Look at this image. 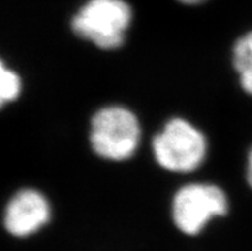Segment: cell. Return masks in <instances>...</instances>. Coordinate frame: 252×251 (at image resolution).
Wrapping results in <instances>:
<instances>
[{
  "instance_id": "5b68a950",
  "label": "cell",
  "mask_w": 252,
  "mask_h": 251,
  "mask_svg": "<svg viewBox=\"0 0 252 251\" xmlns=\"http://www.w3.org/2000/svg\"><path fill=\"white\" fill-rule=\"evenodd\" d=\"M50 219V207L42 194L35 190H22L13 196L5 209L4 226L10 235L27 237Z\"/></svg>"
},
{
  "instance_id": "6da1fadb",
  "label": "cell",
  "mask_w": 252,
  "mask_h": 251,
  "mask_svg": "<svg viewBox=\"0 0 252 251\" xmlns=\"http://www.w3.org/2000/svg\"><path fill=\"white\" fill-rule=\"evenodd\" d=\"M132 8L126 0H87L72 19L77 36L101 49H117L125 42Z\"/></svg>"
},
{
  "instance_id": "7a4b0ae2",
  "label": "cell",
  "mask_w": 252,
  "mask_h": 251,
  "mask_svg": "<svg viewBox=\"0 0 252 251\" xmlns=\"http://www.w3.org/2000/svg\"><path fill=\"white\" fill-rule=\"evenodd\" d=\"M140 137L137 117L123 107H105L91 121V146L104 159L118 162L131 158L137 150Z\"/></svg>"
},
{
  "instance_id": "277c9868",
  "label": "cell",
  "mask_w": 252,
  "mask_h": 251,
  "mask_svg": "<svg viewBox=\"0 0 252 251\" xmlns=\"http://www.w3.org/2000/svg\"><path fill=\"white\" fill-rule=\"evenodd\" d=\"M228 212V199L221 188L214 184H187L173 199L172 215L179 231L189 236L197 235L215 216Z\"/></svg>"
},
{
  "instance_id": "52a82bcc",
  "label": "cell",
  "mask_w": 252,
  "mask_h": 251,
  "mask_svg": "<svg viewBox=\"0 0 252 251\" xmlns=\"http://www.w3.org/2000/svg\"><path fill=\"white\" fill-rule=\"evenodd\" d=\"M21 92V80L13 71L6 70L0 61V108L6 103L13 102Z\"/></svg>"
},
{
  "instance_id": "ba28073f",
  "label": "cell",
  "mask_w": 252,
  "mask_h": 251,
  "mask_svg": "<svg viewBox=\"0 0 252 251\" xmlns=\"http://www.w3.org/2000/svg\"><path fill=\"white\" fill-rule=\"evenodd\" d=\"M247 181H249V184L252 187V149L250 151L249 160H247Z\"/></svg>"
},
{
  "instance_id": "9c48e42d",
  "label": "cell",
  "mask_w": 252,
  "mask_h": 251,
  "mask_svg": "<svg viewBox=\"0 0 252 251\" xmlns=\"http://www.w3.org/2000/svg\"><path fill=\"white\" fill-rule=\"evenodd\" d=\"M179 3L186 4V5H198V4L205 3L206 0H178Z\"/></svg>"
},
{
  "instance_id": "8992f818",
  "label": "cell",
  "mask_w": 252,
  "mask_h": 251,
  "mask_svg": "<svg viewBox=\"0 0 252 251\" xmlns=\"http://www.w3.org/2000/svg\"><path fill=\"white\" fill-rule=\"evenodd\" d=\"M233 66L243 90L252 95V31L238 38L234 45Z\"/></svg>"
},
{
  "instance_id": "3957f363",
  "label": "cell",
  "mask_w": 252,
  "mask_h": 251,
  "mask_svg": "<svg viewBox=\"0 0 252 251\" xmlns=\"http://www.w3.org/2000/svg\"><path fill=\"white\" fill-rule=\"evenodd\" d=\"M206 139L182 118H173L153 141L155 159L166 171L191 172L198 168L206 155Z\"/></svg>"
}]
</instances>
